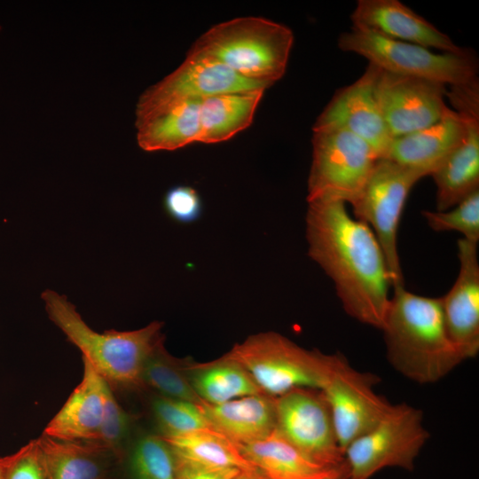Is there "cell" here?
I'll return each instance as SVG.
<instances>
[{
    "label": "cell",
    "mask_w": 479,
    "mask_h": 479,
    "mask_svg": "<svg viewBox=\"0 0 479 479\" xmlns=\"http://www.w3.org/2000/svg\"><path fill=\"white\" fill-rule=\"evenodd\" d=\"M114 479H177L174 453L154 431L137 427L117 460Z\"/></svg>",
    "instance_id": "484cf974"
},
{
    "label": "cell",
    "mask_w": 479,
    "mask_h": 479,
    "mask_svg": "<svg viewBox=\"0 0 479 479\" xmlns=\"http://www.w3.org/2000/svg\"><path fill=\"white\" fill-rule=\"evenodd\" d=\"M175 456L209 467L255 470L238 446L213 428L164 438Z\"/></svg>",
    "instance_id": "83f0119b"
},
{
    "label": "cell",
    "mask_w": 479,
    "mask_h": 479,
    "mask_svg": "<svg viewBox=\"0 0 479 479\" xmlns=\"http://www.w3.org/2000/svg\"><path fill=\"white\" fill-rule=\"evenodd\" d=\"M137 416L126 411L108 387L98 442L117 458L123 454L137 427Z\"/></svg>",
    "instance_id": "4dcf8cb0"
},
{
    "label": "cell",
    "mask_w": 479,
    "mask_h": 479,
    "mask_svg": "<svg viewBox=\"0 0 479 479\" xmlns=\"http://www.w3.org/2000/svg\"><path fill=\"white\" fill-rule=\"evenodd\" d=\"M428 437L420 410L405 403L392 404L373 428L345 449L349 478L368 479L386 467L412 470Z\"/></svg>",
    "instance_id": "9c48e42d"
},
{
    "label": "cell",
    "mask_w": 479,
    "mask_h": 479,
    "mask_svg": "<svg viewBox=\"0 0 479 479\" xmlns=\"http://www.w3.org/2000/svg\"><path fill=\"white\" fill-rule=\"evenodd\" d=\"M177 479H233L241 470L201 466L175 456Z\"/></svg>",
    "instance_id": "836d02e7"
},
{
    "label": "cell",
    "mask_w": 479,
    "mask_h": 479,
    "mask_svg": "<svg viewBox=\"0 0 479 479\" xmlns=\"http://www.w3.org/2000/svg\"><path fill=\"white\" fill-rule=\"evenodd\" d=\"M462 119L463 135L431 175L436 185V210H447L479 190V82L449 86L446 96Z\"/></svg>",
    "instance_id": "7c38bea8"
},
{
    "label": "cell",
    "mask_w": 479,
    "mask_h": 479,
    "mask_svg": "<svg viewBox=\"0 0 479 479\" xmlns=\"http://www.w3.org/2000/svg\"><path fill=\"white\" fill-rule=\"evenodd\" d=\"M47 479H114L117 458L94 441L35 439Z\"/></svg>",
    "instance_id": "ffe728a7"
},
{
    "label": "cell",
    "mask_w": 479,
    "mask_h": 479,
    "mask_svg": "<svg viewBox=\"0 0 479 479\" xmlns=\"http://www.w3.org/2000/svg\"><path fill=\"white\" fill-rule=\"evenodd\" d=\"M461 117L452 108L436 122L420 130L394 137L382 158L417 172L431 176L460 141Z\"/></svg>",
    "instance_id": "d6986e66"
},
{
    "label": "cell",
    "mask_w": 479,
    "mask_h": 479,
    "mask_svg": "<svg viewBox=\"0 0 479 479\" xmlns=\"http://www.w3.org/2000/svg\"><path fill=\"white\" fill-rule=\"evenodd\" d=\"M188 375L198 396L210 404L263 393L246 368L226 354L206 363L192 360Z\"/></svg>",
    "instance_id": "d4e9b609"
},
{
    "label": "cell",
    "mask_w": 479,
    "mask_h": 479,
    "mask_svg": "<svg viewBox=\"0 0 479 479\" xmlns=\"http://www.w3.org/2000/svg\"><path fill=\"white\" fill-rule=\"evenodd\" d=\"M342 51L361 55L379 68L403 75L458 85L477 79L478 62L475 53H436L423 46L386 38L351 27L338 39Z\"/></svg>",
    "instance_id": "8992f818"
},
{
    "label": "cell",
    "mask_w": 479,
    "mask_h": 479,
    "mask_svg": "<svg viewBox=\"0 0 479 479\" xmlns=\"http://www.w3.org/2000/svg\"><path fill=\"white\" fill-rule=\"evenodd\" d=\"M51 321L77 347L114 392H142L141 373L154 346L164 338L163 324L153 321L133 331L91 329L66 295L46 289L41 294Z\"/></svg>",
    "instance_id": "3957f363"
},
{
    "label": "cell",
    "mask_w": 479,
    "mask_h": 479,
    "mask_svg": "<svg viewBox=\"0 0 479 479\" xmlns=\"http://www.w3.org/2000/svg\"><path fill=\"white\" fill-rule=\"evenodd\" d=\"M164 207L172 218L181 223L193 222L201 213L198 192L186 185L170 188L165 194Z\"/></svg>",
    "instance_id": "d6a6232c"
},
{
    "label": "cell",
    "mask_w": 479,
    "mask_h": 479,
    "mask_svg": "<svg viewBox=\"0 0 479 479\" xmlns=\"http://www.w3.org/2000/svg\"><path fill=\"white\" fill-rule=\"evenodd\" d=\"M265 90L227 92L202 98L198 142H224L248 128Z\"/></svg>",
    "instance_id": "603a6c76"
},
{
    "label": "cell",
    "mask_w": 479,
    "mask_h": 479,
    "mask_svg": "<svg viewBox=\"0 0 479 479\" xmlns=\"http://www.w3.org/2000/svg\"><path fill=\"white\" fill-rule=\"evenodd\" d=\"M294 43L292 30L263 17H238L210 27L190 51L223 63L248 80L271 86L284 75Z\"/></svg>",
    "instance_id": "277c9868"
},
{
    "label": "cell",
    "mask_w": 479,
    "mask_h": 479,
    "mask_svg": "<svg viewBox=\"0 0 479 479\" xmlns=\"http://www.w3.org/2000/svg\"><path fill=\"white\" fill-rule=\"evenodd\" d=\"M82 364L80 383L46 425L43 435L66 441L98 442L109 386L86 360L82 359Z\"/></svg>",
    "instance_id": "ac0fdd59"
},
{
    "label": "cell",
    "mask_w": 479,
    "mask_h": 479,
    "mask_svg": "<svg viewBox=\"0 0 479 479\" xmlns=\"http://www.w3.org/2000/svg\"><path fill=\"white\" fill-rule=\"evenodd\" d=\"M421 214L436 232L455 231L468 241H479V190L447 210H423Z\"/></svg>",
    "instance_id": "f546056e"
},
{
    "label": "cell",
    "mask_w": 479,
    "mask_h": 479,
    "mask_svg": "<svg viewBox=\"0 0 479 479\" xmlns=\"http://www.w3.org/2000/svg\"><path fill=\"white\" fill-rule=\"evenodd\" d=\"M393 289L381 329L389 362L412 381L435 383L464 361L448 335L441 297Z\"/></svg>",
    "instance_id": "7a4b0ae2"
},
{
    "label": "cell",
    "mask_w": 479,
    "mask_h": 479,
    "mask_svg": "<svg viewBox=\"0 0 479 479\" xmlns=\"http://www.w3.org/2000/svg\"><path fill=\"white\" fill-rule=\"evenodd\" d=\"M349 479H350V478H349Z\"/></svg>",
    "instance_id": "74e56055"
},
{
    "label": "cell",
    "mask_w": 479,
    "mask_h": 479,
    "mask_svg": "<svg viewBox=\"0 0 479 479\" xmlns=\"http://www.w3.org/2000/svg\"><path fill=\"white\" fill-rule=\"evenodd\" d=\"M7 463H8V455L0 457V479H5Z\"/></svg>",
    "instance_id": "8d00e7d4"
},
{
    "label": "cell",
    "mask_w": 479,
    "mask_h": 479,
    "mask_svg": "<svg viewBox=\"0 0 479 479\" xmlns=\"http://www.w3.org/2000/svg\"><path fill=\"white\" fill-rule=\"evenodd\" d=\"M352 27L378 35L443 52L465 49L398 0H359L350 16Z\"/></svg>",
    "instance_id": "e0dca14e"
},
{
    "label": "cell",
    "mask_w": 479,
    "mask_h": 479,
    "mask_svg": "<svg viewBox=\"0 0 479 479\" xmlns=\"http://www.w3.org/2000/svg\"><path fill=\"white\" fill-rule=\"evenodd\" d=\"M458 277L441 297L448 335L463 360L479 351V261L477 243L458 240Z\"/></svg>",
    "instance_id": "2e32d148"
},
{
    "label": "cell",
    "mask_w": 479,
    "mask_h": 479,
    "mask_svg": "<svg viewBox=\"0 0 479 479\" xmlns=\"http://www.w3.org/2000/svg\"><path fill=\"white\" fill-rule=\"evenodd\" d=\"M200 100L180 102L136 121L139 147L146 152L173 151L198 142Z\"/></svg>",
    "instance_id": "7402d4cb"
},
{
    "label": "cell",
    "mask_w": 479,
    "mask_h": 479,
    "mask_svg": "<svg viewBox=\"0 0 479 479\" xmlns=\"http://www.w3.org/2000/svg\"><path fill=\"white\" fill-rule=\"evenodd\" d=\"M236 445L242 456L270 479H314L331 468L310 460L277 429L263 439Z\"/></svg>",
    "instance_id": "cb8c5ba5"
},
{
    "label": "cell",
    "mask_w": 479,
    "mask_h": 479,
    "mask_svg": "<svg viewBox=\"0 0 479 479\" xmlns=\"http://www.w3.org/2000/svg\"><path fill=\"white\" fill-rule=\"evenodd\" d=\"M309 255L333 280L348 315L381 329L389 304L390 276L372 229L339 200L308 202Z\"/></svg>",
    "instance_id": "6da1fadb"
},
{
    "label": "cell",
    "mask_w": 479,
    "mask_h": 479,
    "mask_svg": "<svg viewBox=\"0 0 479 479\" xmlns=\"http://www.w3.org/2000/svg\"><path fill=\"white\" fill-rule=\"evenodd\" d=\"M5 479H47L35 439L8 455Z\"/></svg>",
    "instance_id": "1f68e13d"
},
{
    "label": "cell",
    "mask_w": 479,
    "mask_h": 479,
    "mask_svg": "<svg viewBox=\"0 0 479 479\" xmlns=\"http://www.w3.org/2000/svg\"><path fill=\"white\" fill-rule=\"evenodd\" d=\"M276 397L260 393L200 407L212 428L236 444H250L276 429Z\"/></svg>",
    "instance_id": "44dd1931"
},
{
    "label": "cell",
    "mask_w": 479,
    "mask_h": 479,
    "mask_svg": "<svg viewBox=\"0 0 479 479\" xmlns=\"http://www.w3.org/2000/svg\"><path fill=\"white\" fill-rule=\"evenodd\" d=\"M148 393V411L154 427L153 431L163 438L212 428L200 404Z\"/></svg>",
    "instance_id": "f1b7e54d"
},
{
    "label": "cell",
    "mask_w": 479,
    "mask_h": 479,
    "mask_svg": "<svg viewBox=\"0 0 479 479\" xmlns=\"http://www.w3.org/2000/svg\"><path fill=\"white\" fill-rule=\"evenodd\" d=\"M191 361L189 357L172 356L165 349L164 338L161 339L150 352L142 368L143 391L202 404L205 402L190 382L188 366Z\"/></svg>",
    "instance_id": "4316f807"
},
{
    "label": "cell",
    "mask_w": 479,
    "mask_h": 479,
    "mask_svg": "<svg viewBox=\"0 0 479 479\" xmlns=\"http://www.w3.org/2000/svg\"><path fill=\"white\" fill-rule=\"evenodd\" d=\"M374 90L393 138L436 122L450 109L444 100L446 85L435 81L379 68Z\"/></svg>",
    "instance_id": "5bb4252c"
},
{
    "label": "cell",
    "mask_w": 479,
    "mask_h": 479,
    "mask_svg": "<svg viewBox=\"0 0 479 479\" xmlns=\"http://www.w3.org/2000/svg\"><path fill=\"white\" fill-rule=\"evenodd\" d=\"M269 88L242 77L209 56L189 50L177 69L141 94L136 108V121L191 99Z\"/></svg>",
    "instance_id": "30bf717a"
},
{
    "label": "cell",
    "mask_w": 479,
    "mask_h": 479,
    "mask_svg": "<svg viewBox=\"0 0 479 479\" xmlns=\"http://www.w3.org/2000/svg\"><path fill=\"white\" fill-rule=\"evenodd\" d=\"M379 67L369 63L353 83L336 91L317 118L312 129L336 128L366 142L382 158L393 137L381 115L375 80Z\"/></svg>",
    "instance_id": "9a60e30c"
},
{
    "label": "cell",
    "mask_w": 479,
    "mask_h": 479,
    "mask_svg": "<svg viewBox=\"0 0 479 479\" xmlns=\"http://www.w3.org/2000/svg\"><path fill=\"white\" fill-rule=\"evenodd\" d=\"M233 479H270L265 475L255 470H241Z\"/></svg>",
    "instance_id": "d590c367"
},
{
    "label": "cell",
    "mask_w": 479,
    "mask_h": 479,
    "mask_svg": "<svg viewBox=\"0 0 479 479\" xmlns=\"http://www.w3.org/2000/svg\"><path fill=\"white\" fill-rule=\"evenodd\" d=\"M276 429L313 462L345 461L328 404L319 389H296L276 397Z\"/></svg>",
    "instance_id": "8fae6325"
},
{
    "label": "cell",
    "mask_w": 479,
    "mask_h": 479,
    "mask_svg": "<svg viewBox=\"0 0 479 479\" xmlns=\"http://www.w3.org/2000/svg\"><path fill=\"white\" fill-rule=\"evenodd\" d=\"M349 474L346 461L342 464L328 468L314 479H349Z\"/></svg>",
    "instance_id": "e575fe53"
},
{
    "label": "cell",
    "mask_w": 479,
    "mask_h": 479,
    "mask_svg": "<svg viewBox=\"0 0 479 479\" xmlns=\"http://www.w3.org/2000/svg\"><path fill=\"white\" fill-rule=\"evenodd\" d=\"M226 355L246 368L263 393L274 397L296 389H322L342 357L306 349L275 332L253 334Z\"/></svg>",
    "instance_id": "5b68a950"
},
{
    "label": "cell",
    "mask_w": 479,
    "mask_h": 479,
    "mask_svg": "<svg viewBox=\"0 0 479 479\" xmlns=\"http://www.w3.org/2000/svg\"><path fill=\"white\" fill-rule=\"evenodd\" d=\"M417 172L389 159H378L369 178L350 204L353 216L373 232L384 253L391 287H404L397 233L408 194L421 179Z\"/></svg>",
    "instance_id": "ba28073f"
},
{
    "label": "cell",
    "mask_w": 479,
    "mask_h": 479,
    "mask_svg": "<svg viewBox=\"0 0 479 479\" xmlns=\"http://www.w3.org/2000/svg\"><path fill=\"white\" fill-rule=\"evenodd\" d=\"M312 161L307 201L331 200L351 204L380 157L364 140L336 128L312 129Z\"/></svg>",
    "instance_id": "52a82bcc"
},
{
    "label": "cell",
    "mask_w": 479,
    "mask_h": 479,
    "mask_svg": "<svg viewBox=\"0 0 479 479\" xmlns=\"http://www.w3.org/2000/svg\"><path fill=\"white\" fill-rule=\"evenodd\" d=\"M377 382L376 375L356 370L342 356L320 389L343 453L351 442L373 428L392 406L374 391Z\"/></svg>",
    "instance_id": "4fadbf2b"
}]
</instances>
